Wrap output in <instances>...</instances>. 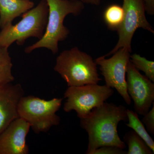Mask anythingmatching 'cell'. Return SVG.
I'll list each match as a JSON object with an SVG mask.
<instances>
[{"mask_svg": "<svg viewBox=\"0 0 154 154\" xmlns=\"http://www.w3.org/2000/svg\"><path fill=\"white\" fill-rule=\"evenodd\" d=\"M34 3L25 0H0V28L12 24L14 19L34 7Z\"/></svg>", "mask_w": 154, "mask_h": 154, "instance_id": "7c38bea8", "label": "cell"}, {"mask_svg": "<svg viewBox=\"0 0 154 154\" xmlns=\"http://www.w3.org/2000/svg\"><path fill=\"white\" fill-rule=\"evenodd\" d=\"M123 140L128 146L127 154H154L145 141L134 130L126 132Z\"/></svg>", "mask_w": 154, "mask_h": 154, "instance_id": "4fadbf2b", "label": "cell"}, {"mask_svg": "<svg viewBox=\"0 0 154 154\" xmlns=\"http://www.w3.org/2000/svg\"><path fill=\"white\" fill-rule=\"evenodd\" d=\"M84 4H89L94 5H99L101 3V0H81Z\"/></svg>", "mask_w": 154, "mask_h": 154, "instance_id": "44dd1931", "label": "cell"}, {"mask_svg": "<svg viewBox=\"0 0 154 154\" xmlns=\"http://www.w3.org/2000/svg\"><path fill=\"white\" fill-rule=\"evenodd\" d=\"M143 116V118L142 119V122L145 126L146 130L152 134L154 135V103L148 112Z\"/></svg>", "mask_w": 154, "mask_h": 154, "instance_id": "ac0fdd59", "label": "cell"}, {"mask_svg": "<svg viewBox=\"0 0 154 154\" xmlns=\"http://www.w3.org/2000/svg\"><path fill=\"white\" fill-rule=\"evenodd\" d=\"M25 1H30V0H25Z\"/></svg>", "mask_w": 154, "mask_h": 154, "instance_id": "7402d4cb", "label": "cell"}, {"mask_svg": "<svg viewBox=\"0 0 154 154\" xmlns=\"http://www.w3.org/2000/svg\"><path fill=\"white\" fill-rule=\"evenodd\" d=\"M130 61L136 68L143 72L145 75L154 82V61L148 60L137 54L131 55Z\"/></svg>", "mask_w": 154, "mask_h": 154, "instance_id": "e0dca14e", "label": "cell"}, {"mask_svg": "<svg viewBox=\"0 0 154 154\" xmlns=\"http://www.w3.org/2000/svg\"><path fill=\"white\" fill-rule=\"evenodd\" d=\"M146 12L150 15H154V0H143Z\"/></svg>", "mask_w": 154, "mask_h": 154, "instance_id": "ffe728a7", "label": "cell"}, {"mask_svg": "<svg viewBox=\"0 0 154 154\" xmlns=\"http://www.w3.org/2000/svg\"><path fill=\"white\" fill-rule=\"evenodd\" d=\"M113 88L98 84L68 87L64 94L66 99L63 110L67 113L74 110L79 118H84L92 109L105 103L113 95Z\"/></svg>", "mask_w": 154, "mask_h": 154, "instance_id": "8992f818", "label": "cell"}, {"mask_svg": "<svg viewBox=\"0 0 154 154\" xmlns=\"http://www.w3.org/2000/svg\"><path fill=\"white\" fill-rule=\"evenodd\" d=\"M91 55L77 47L66 50L57 57L54 70L68 87L98 84L102 79Z\"/></svg>", "mask_w": 154, "mask_h": 154, "instance_id": "3957f363", "label": "cell"}, {"mask_svg": "<svg viewBox=\"0 0 154 154\" xmlns=\"http://www.w3.org/2000/svg\"><path fill=\"white\" fill-rule=\"evenodd\" d=\"M48 12L47 1L41 0L36 7L22 14V20L17 24H11L2 29L0 46L9 48L14 42L22 46L31 37L40 39L46 28Z\"/></svg>", "mask_w": 154, "mask_h": 154, "instance_id": "277c9868", "label": "cell"}, {"mask_svg": "<svg viewBox=\"0 0 154 154\" xmlns=\"http://www.w3.org/2000/svg\"><path fill=\"white\" fill-rule=\"evenodd\" d=\"M49 9L46 28L38 41L25 48L29 54L40 48H46L54 54L58 52V43L68 36L69 30L64 25L66 17L69 14L79 16L85 8L81 0H46Z\"/></svg>", "mask_w": 154, "mask_h": 154, "instance_id": "7a4b0ae2", "label": "cell"}, {"mask_svg": "<svg viewBox=\"0 0 154 154\" xmlns=\"http://www.w3.org/2000/svg\"><path fill=\"white\" fill-rule=\"evenodd\" d=\"M128 122L127 109L122 105L105 102L91 110L84 118L80 119V126L88 135L86 154L103 146L126 148L118 134L117 127L120 122Z\"/></svg>", "mask_w": 154, "mask_h": 154, "instance_id": "6da1fadb", "label": "cell"}, {"mask_svg": "<svg viewBox=\"0 0 154 154\" xmlns=\"http://www.w3.org/2000/svg\"><path fill=\"white\" fill-rule=\"evenodd\" d=\"M63 100L55 98L45 100L33 96H24L18 104L19 117L28 122L36 133L47 132L60 123V117L56 113Z\"/></svg>", "mask_w": 154, "mask_h": 154, "instance_id": "5b68a950", "label": "cell"}, {"mask_svg": "<svg viewBox=\"0 0 154 154\" xmlns=\"http://www.w3.org/2000/svg\"><path fill=\"white\" fill-rule=\"evenodd\" d=\"M124 11L123 20L116 31L119 39L115 47L110 52L104 55L107 57L113 54L122 48L131 50V41L136 30L142 28L152 33L153 28L148 21L145 15V9L143 0H123Z\"/></svg>", "mask_w": 154, "mask_h": 154, "instance_id": "52a82bcc", "label": "cell"}, {"mask_svg": "<svg viewBox=\"0 0 154 154\" xmlns=\"http://www.w3.org/2000/svg\"><path fill=\"white\" fill-rule=\"evenodd\" d=\"M8 48L0 46V87L13 82V63L8 51Z\"/></svg>", "mask_w": 154, "mask_h": 154, "instance_id": "9a60e30c", "label": "cell"}, {"mask_svg": "<svg viewBox=\"0 0 154 154\" xmlns=\"http://www.w3.org/2000/svg\"><path fill=\"white\" fill-rule=\"evenodd\" d=\"M128 122L126 125L132 128L139 136H140L150 148L154 152V141L149 134L144 125L139 118L138 115L133 110L127 109Z\"/></svg>", "mask_w": 154, "mask_h": 154, "instance_id": "5bb4252c", "label": "cell"}, {"mask_svg": "<svg viewBox=\"0 0 154 154\" xmlns=\"http://www.w3.org/2000/svg\"><path fill=\"white\" fill-rule=\"evenodd\" d=\"M131 51L126 48H119L109 58L104 56L95 60L105 79V85L114 88L128 105L131 100L127 91L126 69Z\"/></svg>", "mask_w": 154, "mask_h": 154, "instance_id": "ba28073f", "label": "cell"}, {"mask_svg": "<svg viewBox=\"0 0 154 154\" xmlns=\"http://www.w3.org/2000/svg\"><path fill=\"white\" fill-rule=\"evenodd\" d=\"M24 94L19 84L11 83L0 87V134L19 117L18 104Z\"/></svg>", "mask_w": 154, "mask_h": 154, "instance_id": "8fae6325", "label": "cell"}, {"mask_svg": "<svg viewBox=\"0 0 154 154\" xmlns=\"http://www.w3.org/2000/svg\"><path fill=\"white\" fill-rule=\"evenodd\" d=\"M30 125L18 117L0 134V154H28L29 148L26 137Z\"/></svg>", "mask_w": 154, "mask_h": 154, "instance_id": "30bf717a", "label": "cell"}, {"mask_svg": "<svg viewBox=\"0 0 154 154\" xmlns=\"http://www.w3.org/2000/svg\"><path fill=\"white\" fill-rule=\"evenodd\" d=\"M124 11L123 7L119 5H110L105 10L104 19L108 28L110 30H117L123 20Z\"/></svg>", "mask_w": 154, "mask_h": 154, "instance_id": "2e32d148", "label": "cell"}, {"mask_svg": "<svg viewBox=\"0 0 154 154\" xmlns=\"http://www.w3.org/2000/svg\"><path fill=\"white\" fill-rule=\"evenodd\" d=\"M127 91L134 103V112L138 115L146 114L154 101V84L142 75L129 61L126 69Z\"/></svg>", "mask_w": 154, "mask_h": 154, "instance_id": "9c48e42d", "label": "cell"}, {"mask_svg": "<svg viewBox=\"0 0 154 154\" xmlns=\"http://www.w3.org/2000/svg\"><path fill=\"white\" fill-rule=\"evenodd\" d=\"M91 154H127V151L114 146H103L94 150Z\"/></svg>", "mask_w": 154, "mask_h": 154, "instance_id": "d6986e66", "label": "cell"}]
</instances>
